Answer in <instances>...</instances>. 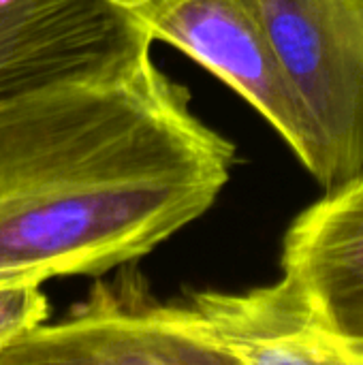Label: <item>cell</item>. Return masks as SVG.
Returning a JSON list of instances; mask_svg holds the SVG:
<instances>
[{
	"label": "cell",
	"instance_id": "cell-11",
	"mask_svg": "<svg viewBox=\"0 0 363 365\" xmlns=\"http://www.w3.org/2000/svg\"><path fill=\"white\" fill-rule=\"evenodd\" d=\"M351 190H362V192H363V182H362V184H357L355 188H351Z\"/></svg>",
	"mask_w": 363,
	"mask_h": 365
},
{
	"label": "cell",
	"instance_id": "cell-3",
	"mask_svg": "<svg viewBox=\"0 0 363 365\" xmlns=\"http://www.w3.org/2000/svg\"><path fill=\"white\" fill-rule=\"evenodd\" d=\"M128 11L152 43L173 45L252 105L321 184L319 133L255 0H137Z\"/></svg>",
	"mask_w": 363,
	"mask_h": 365
},
{
	"label": "cell",
	"instance_id": "cell-10",
	"mask_svg": "<svg viewBox=\"0 0 363 365\" xmlns=\"http://www.w3.org/2000/svg\"><path fill=\"white\" fill-rule=\"evenodd\" d=\"M116 2H118V4H122V6H124V9L128 11V9H131V6H133V4H135L137 0H116ZM128 13H131V11H128Z\"/></svg>",
	"mask_w": 363,
	"mask_h": 365
},
{
	"label": "cell",
	"instance_id": "cell-6",
	"mask_svg": "<svg viewBox=\"0 0 363 365\" xmlns=\"http://www.w3.org/2000/svg\"><path fill=\"white\" fill-rule=\"evenodd\" d=\"M186 306L240 365H342V338L289 280L195 293Z\"/></svg>",
	"mask_w": 363,
	"mask_h": 365
},
{
	"label": "cell",
	"instance_id": "cell-7",
	"mask_svg": "<svg viewBox=\"0 0 363 365\" xmlns=\"http://www.w3.org/2000/svg\"><path fill=\"white\" fill-rule=\"evenodd\" d=\"M289 278L336 334L363 340V192L323 195L289 227L282 244Z\"/></svg>",
	"mask_w": 363,
	"mask_h": 365
},
{
	"label": "cell",
	"instance_id": "cell-4",
	"mask_svg": "<svg viewBox=\"0 0 363 365\" xmlns=\"http://www.w3.org/2000/svg\"><path fill=\"white\" fill-rule=\"evenodd\" d=\"M0 365H240L184 306L124 299L96 287L92 299L53 325L0 349Z\"/></svg>",
	"mask_w": 363,
	"mask_h": 365
},
{
	"label": "cell",
	"instance_id": "cell-5",
	"mask_svg": "<svg viewBox=\"0 0 363 365\" xmlns=\"http://www.w3.org/2000/svg\"><path fill=\"white\" fill-rule=\"evenodd\" d=\"M152 53L116 0H0V98Z\"/></svg>",
	"mask_w": 363,
	"mask_h": 365
},
{
	"label": "cell",
	"instance_id": "cell-2",
	"mask_svg": "<svg viewBox=\"0 0 363 365\" xmlns=\"http://www.w3.org/2000/svg\"><path fill=\"white\" fill-rule=\"evenodd\" d=\"M321 139V186L363 182V0H255Z\"/></svg>",
	"mask_w": 363,
	"mask_h": 365
},
{
	"label": "cell",
	"instance_id": "cell-1",
	"mask_svg": "<svg viewBox=\"0 0 363 365\" xmlns=\"http://www.w3.org/2000/svg\"><path fill=\"white\" fill-rule=\"evenodd\" d=\"M152 53L0 98V287L103 274L205 214L235 145Z\"/></svg>",
	"mask_w": 363,
	"mask_h": 365
},
{
	"label": "cell",
	"instance_id": "cell-8",
	"mask_svg": "<svg viewBox=\"0 0 363 365\" xmlns=\"http://www.w3.org/2000/svg\"><path fill=\"white\" fill-rule=\"evenodd\" d=\"M49 314L41 284L0 287V349L45 323Z\"/></svg>",
	"mask_w": 363,
	"mask_h": 365
},
{
	"label": "cell",
	"instance_id": "cell-9",
	"mask_svg": "<svg viewBox=\"0 0 363 365\" xmlns=\"http://www.w3.org/2000/svg\"><path fill=\"white\" fill-rule=\"evenodd\" d=\"M340 338H342V365H363V340H353L344 336Z\"/></svg>",
	"mask_w": 363,
	"mask_h": 365
}]
</instances>
